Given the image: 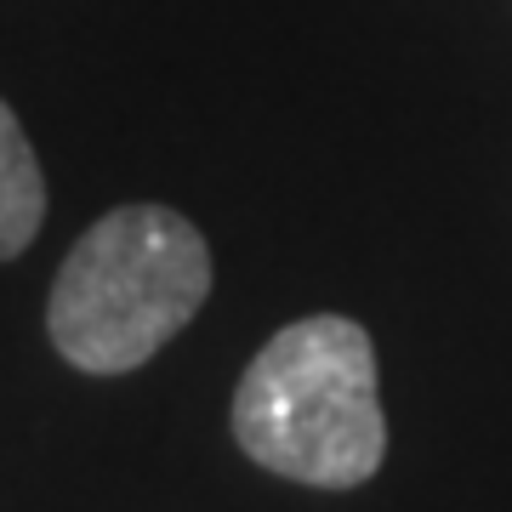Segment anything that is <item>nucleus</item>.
<instances>
[{
    "instance_id": "f03ea898",
    "label": "nucleus",
    "mask_w": 512,
    "mask_h": 512,
    "mask_svg": "<svg viewBox=\"0 0 512 512\" xmlns=\"http://www.w3.org/2000/svg\"><path fill=\"white\" fill-rule=\"evenodd\" d=\"M211 296V245L171 205H120L63 256L46 302L52 348L86 376L148 365Z\"/></svg>"
},
{
    "instance_id": "f257e3e1",
    "label": "nucleus",
    "mask_w": 512,
    "mask_h": 512,
    "mask_svg": "<svg viewBox=\"0 0 512 512\" xmlns=\"http://www.w3.org/2000/svg\"><path fill=\"white\" fill-rule=\"evenodd\" d=\"M239 450L313 490H359L387 456L376 348L365 325L313 313L256 353L234 393Z\"/></svg>"
},
{
    "instance_id": "7ed1b4c3",
    "label": "nucleus",
    "mask_w": 512,
    "mask_h": 512,
    "mask_svg": "<svg viewBox=\"0 0 512 512\" xmlns=\"http://www.w3.org/2000/svg\"><path fill=\"white\" fill-rule=\"evenodd\" d=\"M46 222V177L29 137H23L18 114L0 103V262L29 251V239Z\"/></svg>"
}]
</instances>
